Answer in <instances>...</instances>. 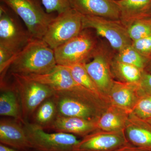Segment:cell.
<instances>
[{
	"instance_id": "cell-30",
	"label": "cell",
	"mask_w": 151,
	"mask_h": 151,
	"mask_svg": "<svg viewBox=\"0 0 151 151\" xmlns=\"http://www.w3.org/2000/svg\"><path fill=\"white\" fill-rule=\"evenodd\" d=\"M141 91L144 94L151 95V73L145 70L139 83Z\"/></svg>"
},
{
	"instance_id": "cell-34",
	"label": "cell",
	"mask_w": 151,
	"mask_h": 151,
	"mask_svg": "<svg viewBox=\"0 0 151 151\" xmlns=\"http://www.w3.org/2000/svg\"><path fill=\"white\" fill-rule=\"evenodd\" d=\"M146 121H147L149 123H150V124L151 125V118L150 119H147V120H146Z\"/></svg>"
},
{
	"instance_id": "cell-22",
	"label": "cell",
	"mask_w": 151,
	"mask_h": 151,
	"mask_svg": "<svg viewBox=\"0 0 151 151\" xmlns=\"http://www.w3.org/2000/svg\"><path fill=\"white\" fill-rule=\"evenodd\" d=\"M85 63H76L66 65L75 81L80 86L89 90L97 97L109 103L108 100L101 94L95 83L85 68Z\"/></svg>"
},
{
	"instance_id": "cell-14",
	"label": "cell",
	"mask_w": 151,
	"mask_h": 151,
	"mask_svg": "<svg viewBox=\"0 0 151 151\" xmlns=\"http://www.w3.org/2000/svg\"><path fill=\"white\" fill-rule=\"evenodd\" d=\"M71 6L82 15L120 20V12L114 0H71Z\"/></svg>"
},
{
	"instance_id": "cell-26",
	"label": "cell",
	"mask_w": 151,
	"mask_h": 151,
	"mask_svg": "<svg viewBox=\"0 0 151 151\" xmlns=\"http://www.w3.org/2000/svg\"><path fill=\"white\" fill-rule=\"evenodd\" d=\"M132 113L140 119L147 120L151 118V95L143 93L135 105Z\"/></svg>"
},
{
	"instance_id": "cell-11",
	"label": "cell",
	"mask_w": 151,
	"mask_h": 151,
	"mask_svg": "<svg viewBox=\"0 0 151 151\" xmlns=\"http://www.w3.org/2000/svg\"><path fill=\"white\" fill-rule=\"evenodd\" d=\"M111 61L100 47L92 60L84 64L86 71L98 90L108 101V93L115 81L111 71Z\"/></svg>"
},
{
	"instance_id": "cell-5",
	"label": "cell",
	"mask_w": 151,
	"mask_h": 151,
	"mask_svg": "<svg viewBox=\"0 0 151 151\" xmlns=\"http://www.w3.org/2000/svg\"><path fill=\"white\" fill-rule=\"evenodd\" d=\"M31 148L38 151H74L80 142L75 135L63 132L49 133L35 123L22 124Z\"/></svg>"
},
{
	"instance_id": "cell-17",
	"label": "cell",
	"mask_w": 151,
	"mask_h": 151,
	"mask_svg": "<svg viewBox=\"0 0 151 151\" xmlns=\"http://www.w3.org/2000/svg\"><path fill=\"white\" fill-rule=\"evenodd\" d=\"M120 12V20L127 27L141 19L151 17V0H114Z\"/></svg>"
},
{
	"instance_id": "cell-33",
	"label": "cell",
	"mask_w": 151,
	"mask_h": 151,
	"mask_svg": "<svg viewBox=\"0 0 151 151\" xmlns=\"http://www.w3.org/2000/svg\"><path fill=\"white\" fill-rule=\"evenodd\" d=\"M145 70L148 73H151V60L148 63L147 65Z\"/></svg>"
},
{
	"instance_id": "cell-31",
	"label": "cell",
	"mask_w": 151,
	"mask_h": 151,
	"mask_svg": "<svg viewBox=\"0 0 151 151\" xmlns=\"http://www.w3.org/2000/svg\"><path fill=\"white\" fill-rule=\"evenodd\" d=\"M114 151H151L147 149L135 147L129 144Z\"/></svg>"
},
{
	"instance_id": "cell-13",
	"label": "cell",
	"mask_w": 151,
	"mask_h": 151,
	"mask_svg": "<svg viewBox=\"0 0 151 151\" xmlns=\"http://www.w3.org/2000/svg\"><path fill=\"white\" fill-rule=\"evenodd\" d=\"M143 93L139 83L114 81L108 95L110 104L116 105L132 113Z\"/></svg>"
},
{
	"instance_id": "cell-4",
	"label": "cell",
	"mask_w": 151,
	"mask_h": 151,
	"mask_svg": "<svg viewBox=\"0 0 151 151\" xmlns=\"http://www.w3.org/2000/svg\"><path fill=\"white\" fill-rule=\"evenodd\" d=\"M23 21L34 39L42 40L55 17L43 9L35 0H1Z\"/></svg>"
},
{
	"instance_id": "cell-8",
	"label": "cell",
	"mask_w": 151,
	"mask_h": 151,
	"mask_svg": "<svg viewBox=\"0 0 151 151\" xmlns=\"http://www.w3.org/2000/svg\"><path fill=\"white\" fill-rule=\"evenodd\" d=\"M14 86L18 93L24 121L35 112L45 100L54 96L55 92L44 84L24 76L12 73Z\"/></svg>"
},
{
	"instance_id": "cell-6",
	"label": "cell",
	"mask_w": 151,
	"mask_h": 151,
	"mask_svg": "<svg viewBox=\"0 0 151 151\" xmlns=\"http://www.w3.org/2000/svg\"><path fill=\"white\" fill-rule=\"evenodd\" d=\"M82 18V15L72 7L58 14L49 25L42 40L54 50L83 30Z\"/></svg>"
},
{
	"instance_id": "cell-12",
	"label": "cell",
	"mask_w": 151,
	"mask_h": 151,
	"mask_svg": "<svg viewBox=\"0 0 151 151\" xmlns=\"http://www.w3.org/2000/svg\"><path fill=\"white\" fill-rule=\"evenodd\" d=\"M24 76L48 86L55 93L70 91H89L75 81L68 68L64 65L57 64L52 71L47 74Z\"/></svg>"
},
{
	"instance_id": "cell-16",
	"label": "cell",
	"mask_w": 151,
	"mask_h": 151,
	"mask_svg": "<svg viewBox=\"0 0 151 151\" xmlns=\"http://www.w3.org/2000/svg\"><path fill=\"white\" fill-rule=\"evenodd\" d=\"M15 120L2 119L0 122L1 144L22 151L31 148L23 125Z\"/></svg>"
},
{
	"instance_id": "cell-10",
	"label": "cell",
	"mask_w": 151,
	"mask_h": 151,
	"mask_svg": "<svg viewBox=\"0 0 151 151\" xmlns=\"http://www.w3.org/2000/svg\"><path fill=\"white\" fill-rule=\"evenodd\" d=\"M129 144L124 130L108 132L98 129L80 140L74 151H114Z\"/></svg>"
},
{
	"instance_id": "cell-24",
	"label": "cell",
	"mask_w": 151,
	"mask_h": 151,
	"mask_svg": "<svg viewBox=\"0 0 151 151\" xmlns=\"http://www.w3.org/2000/svg\"><path fill=\"white\" fill-rule=\"evenodd\" d=\"M116 60L134 65L142 70H145L149 60L142 55L132 44L125 47L120 51L114 58Z\"/></svg>"
},
{
	"instance_id": "cell-3",
	"label": "cell",
	"mask_w": 151,
	"mask_h": 151,
	"mask_svg": "<svg viewBox=\"0 0 151 151\" xmlns=\"http://www.w3.org/2000/svg\"><path fill=\"white\" fill-rule=\"evenodd\" d=\"M99 48L97 38L91 31L84 29L54 50L57 64L66 66L87 63L93 58Z\"/></svg>"
},
{
	"instance_id": "cell-23",
	"label": "cell",
	"mask_w": 151,
	"mask_h": 151,
	"mask_svg": "<svg viewBox=\"0 0 151 151\" xmlns=\"http://www.w3.org/2000/svg\"><path fill=\"white\" fill-rule=\"evenodd\" d=\"M35 124L44 127H50L58 115L54 96L45 100L35 112Z\"/></svg>"
},
{
	"instance_id": "cell-9",
	"label": "cell",
	"mask_w": 151,
	"mask_h": 151,
	"mask_svg": "<svg viewBox=\"0 0 151 151\" xmlns=\"http://www.w3.org/2000/svg\"><path fill=\"white\" fill-rule=\"evenodd\" d=\"M82 22L83 29L94 30L97 35L105 38L117 52L132 44L127 27L120 20L82 15Z\"/></svg>"
},
{
	"instance_id": "cell-20",
	"label": "cell",
	"mask_w": 151,
	"mask_h": 151,
	"mask_svg": "<svg viewBox=\"0 0 151 151\" xmlns=\"http://www.w3.org/2000/svg\"><path fill=\"white\" fill-rule=\"evenodd\" d=\"M0 93V115L12 117L24 124L21 104L18 93L14 86L10 87L1 84Z\"/></svg>"
},
{
	"instance_id": "cell-18",
	"label": "cell",
	"mask_w": 151,
	"mask_h": 151,
	"mask_svg": "<svg viewBox=\"0 0 151 151\" xmlns=\"http://www.w3.org/2000/svg\"><path fill=\"white\" fill-rule=\"evenodd\" d=\"M50 127L56 132L78 135L83 138L98 130L95 121L58 115Z\"/></svg>"
},
{
	"instance_id": "cell-29",
	"label": "cell",
	"mask_w": 151,
	"mask_h": 151,
	"mask_svg": "<svg viewBox=\"0 0 151 151\" xmlns=\"http://www.w3.org/2000/svg\"><path fill=\"white\" fill-rule=\"evenodd\" d=\"M17 54L2 46H0V73L3 72L9 67Z\"/></svg>"
},
{
	"instance_id": "cell-7",
	"label": "cell",
	"mask_w": 151,
	"mask_h": 151,
	"mask_svg": "<svg viewBox=\"0 0 151 151\" xmlns=\"http://www.w3.org/2000/svg\"><path fill=\"white\" fill-rule=\"evenodd\" d=\"M10 10L5 4L0 6V46L18 54L34 38Z\"/></svg>"
},
{
	"instance_id": "cell-19",
	"label": "cell",
	"mask_w": 151,
	"mask_h": 151,
	"mask_svg": "<svg viewBox=\"0 0 151 151\" xmlns=\"http://www.w3.org/2000/svg\"><path fill=\"white\" fill-rule=\"evenodd\" d=\"M131 113L116 105L110 104L96 122L97 129L108 132L124 131Z\"/></svg>"
},
{
	"instance_id": "cell-32",
	"label": "cell",
	"mask_w": 151,
	"mask_h": 151,
	"mask_svg": "<svg viewBox=\"0 0 151 151\" xmlns=\"http://www.w3.org/2000/svg\"><path fill=\"white\" fill-rule=\"evenodd\" d=\"M0 151H22L6 146L3 144H0Z\"/></svg>"
},
{
	"instance_id": "cell-27",
	"label": "cell",
	"mask_w": 151,
	"mask_h": 151,
	"mask_svg": "<svg viewBox=\"0 0 151 151\" xmlns=\"http://www.w3.org/2000/svg\"><path fill=\"white\" fill-rule=\"evenodd\" d=\"M47 13L57 12L58 14L72 7L71 0H41Z\"/></svg>"
},
{
	"instance_id": "cell-21",
	"label": "cell",
	"mask_w": 151,
	"mask_h": 151,
	"mask_svg": "<svg viewBox=\"0 0 151 151\" xmlns=\"http://www.w3.org/2000/svg\"><path fill=\"white\" fill-rule=\"evenodd\" d=\"M111 69L114 78L118 81L129 83H139L145 70L114 58L111 61Z\"/></svg>"
},
{
	"instance_id": "cell-28",
	"label": "cell",
	"mask_w": 151,
	"mask_h": 151,
	"mask_svg": "<svg viewBox=\"0 0 151 151\" xmlns=\"http://www.w3.org/2000/svg\"><path fill=\"white\" fill-rule=\"evenodd\" d=\"M133 47L144 58L151 60V35L132 42Z\"/></svg>"
},
{
	"instance_id": "cell-1",
	"label": "cell",
	"mask_w": 151,
	"mask_h": 151,
	"mask_svg": "<svg viewBox=\"0 0 151 151\" xmlns=\"http://www.w3.org/2000/svg\"><path fill=\"white\" fill-rule=\"evenodd\" d=\"M57 65L54 50L43 40L33 39L10 65L11 73L28 76L47 74Z\"/></svg>"
},
{
	"instance_id": "cell-2",
	"label": "cell",
	"mask_w": 151,
	"mask_h": 151,
	"mask_svg": "<svg viewBox=\"0 0 151 151\" xmlns=\"http://www.w3.org/2000/svg\"><path fill=\"white\" fill-rule=\"evenodd\" d=\"M58 115L97 122L109 103L88 91L55 93Z\"/></svg>"
},
{
	"instance_id": "cell-25",
	"label": "cell",
	"mask_w": 151,
	"mask_h": 151,
	"mask_svg": "<svg viewBox=\"0 0 151 151\" xmlns=\"http://www.w3.org/2000/svg\"><path fill=\"white\" fill-rule=\"evenodd\" d=\"M132 42L151 35V17L138 20L127 27Z\"/></svg>"
},
{
	"instance_id": "cell-15",
	"label": "cell",
	"mask_w": 151,
	"mask_h": 151,
	"mask_svg": "<svg viewBox=\"0 0 151 151\" xmlns=\"http://www.w3.org/2000/svg\"><path fill=\"white\" fill-rule=\"evenodd\" d=\"M130 145L151 151V125L131 113L124 129Z\"/></svg>"
}]
</instances>
